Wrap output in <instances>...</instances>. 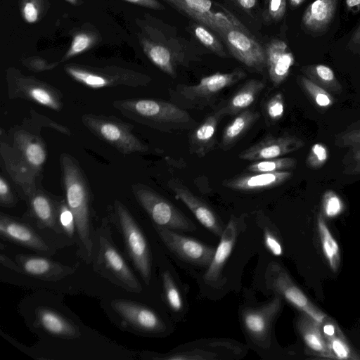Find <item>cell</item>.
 <instances>
[{
    "label": "cell",
    "mask_w": 360,
    "mask_h": 360,
    "mask_svg": "<svg viewBox=\"0 0 360 360\" xmlns=\"http://www.w3.org/2000/svg\"><path fill=\"white\" fill-rule=\"evenodd\" d=\"M265 277L269 288L317 323L321 324L328 317L313 304L280 264L274 262L270 263L267 266Z\"/></svg>",
    "instance_id": "5bb4252c"
},
{
    "label": "cell",
    "mask_w": 360,
    "mask_h": 360,
    "mask_svg": "<svg viewBox=\"0 0 360 360\" xmlns=\"http://www.w3.org/2000/svg\"><path fill=\"white\" fill-rule=\"evenodd\" d=\"M65 1L68 2L69 4L76 6L79 4V0H65Z\"/></svg>",
    "instance_id": "94428289"
},
{
    "label": "cell",
    "mask_w": 360,
    "mask_h": 360,
    "mask_svg": "<svg viewBox=\"0 0 360 360\" xmlns=\"http://www.w3.org/2000/svg\"><path fill=\"white\" fill-rule=\"evenodd\" d=\"M301 70L306 77L329 93L339 94L342 91L341 84L328 66L323 64L309 65L302 67Z\"/></svg>",
    "instance_id": "1f68e13d"
},
{
    "label": "cell",
    "mask_w": 360,
    "mask_h": 360,
    "mask_svg": "<svg viewBox=\"0 0 360 360\" xmlns=\"http://www.w3.org/2000/svg\"><path fill=\"white\" fill-rule=\"evenodd\" d=\"M322 210L327 217L333 218L342 212L344 203L335 192L328 190L322 196Z\"/></svg>",
    "instance_id": "7bdbcfd3"
},
{
    "label": "cell",
    "mask_w": 360,
    "mask_h": 360,
    "mask_svg": "<svg viewBox=\"0 0 360 360\" xmlns=\"http://www.w3.org/2000/svg\"><path fill=\"white\" fill-rule=\"evenodd\" d=\"M305 0H289L290 4L292 8L300 6Z\"/></svg>",
    "instance_id": "91938a15"
},
{
    "label": "cell",
    "mask_w": 360,
    "mask_h": 360,
    "mask_svg": "<svg viewBox=\"0 0 360 360\" xmlns=\"http://www.w3.org/2000/svg\"><path fill=\"white\" fill-rule=\"evenodd\" d=\"M297 328L309 350L321 357L335 359L323 335L320 323L302 312L297 320Z\"/></svg>",
    "instance_id": "f1b7e54d"
},
{
    "label": "cell",
    "mask_w": 360,
    "mask_h": 360,
    "mask_svg": "<svg viewBox=\"0 0 360 360\" xmlns=\"http://www.w3.org/2000/svg\"><path fill=\"white\" fill-rule=\"evenodd\" d=\"M328 158L327 147L321 143H316L311 146L306 159V164L312 169H318L325 165Z\"/></svg>",
    "instance_id": "ee69618b"
},
{
    "label": "cell",
    "mask_w": 360,
    "mask_h": 360,
    "mask_svg": "<svg viewBox=\"0 0 360 360\" xmlns=\"http://www.w3.org/2000/svg\"><path fill=\"white\" fill-rule=\"evenodd\" d=\"M284 98L281 92H276L266 103L265 110L272 121L279 120L284 114Z\"/></svg>",
    "instance_id": "bcb514c9"
},
{
    "label": "cell",
    "mask_w": 360,
    "mask_h": 360,
    "mask_svg": "<svg viewBox=\"0 0 360 360\" xmlns=\"http://www.w3.org/2000/svg\"><path fill=\"white\" fill-rule=\"evenodd\" d=\"M26 199L28 213L24 217L27 222L42 232L52 236H64L58 217L59 200L37 188Z\"/></svg>",
    "instance_id": "e0dca14e"
},
{
    "label": "cell",
    "mask_w": 360,
    "mask_h": 360,
    "mask_svg": "<svg viewBox=\"0 0 360 360\" xmlns=\"http://www.w3.org/2000/svg\"><path fill=\"white\" fill-rule=\"evenodd\" d=\"M259 117L257 111L249 108L236 115L224 130L221 148L224 150L232 148L245 136Z\"/></svg>",
    "instance_id": "4dcf8cb0"
},
{
    "label": "cell",
    "mask_w": 360,
    "mask_h": 360,
    "mask_svg": "<svg viewBox=\"0 0 360 360\" xmlns=\"http://www.w3.org/2000/svg\"><path fill=\"white\" fill-rule=\"evenodd\" d=\"M236 219L231 217L220 236V241L209 266L203 274L205 283L212 284L219 279L224 267L231 255L238 233Z\"/></svg>",
    "instance_id": "d4e9b609"
},
{
    "label": "cell",
    "mask_w": 360,
    "mask_h": 360,
    "mask_svg": "<svg viewBox=\"0 0 360 360\" xmlns=\"http://www.w3.org/2000/svg\"><path fill=\"white\" fill-rule=\"evenodd\" d=\"M246 352L247 347L234 340L208 338L181 345L165 354L143 351L141 356L152 360H231L241 359Z\"/></svg>",
    "instance_id": "8992f818"
},
{
    "label": "cell",
    "mask_w": 360,
    "mask_h": 360,
    "mask_svg": "<svg viewBox=\"0 0 360 360\" xmlns=\"http://www.w3.org/2000/svg\"><path fill=\"white\" fill-rule=\"evenodd\" d=\"M292 176L290 171L272 173H243L223 181L225 187L243 192L268 190L280 186Z\"/></svg>",
    "instance_id": "603a6c76"
},
{
    "label": "cell",
    "mask_w": 360,
    "mask_h": 360,
    "mask_svg": "<svg viewBox=\"0 0 360 360\" xmlns=\"http://www.w3.org/2000/svg\"><path fill=\"white\" fill-rule=\"evenodd\" d=\"M168 186L173 191L175 198L181 200L204 227L217 236H221L225 226L207 202L193 194L179 179H171Z\"/></svg>",
    "instance_id": "ffe728a7"
},
{
    "label": "cell",
    "mask_w": 360,
    "mask_h": 360,
    "mask_svg": "<svg viewBox=\"0 0 360 360\" xmlns=\"http://www.w3.org/2000/svg\"><path fill=\"white\" fill-rule=\"evenodd\" d=\"M351 41L355 44H360V25L356 30L354 32Z\"/></svg>",
    "instance_id": "680465c9"
},
{
    "label": "cell",
    "mask_w": 360,
    "mask_h": 360,
    "mask_svg": "<svg viewBox=\"0 0 360 360\" xmlns=\"http://www.w3.org/2000/svg\"><path fill=\"white\" fill-rule=\"evenodd\" d=\"M0 262L1 264L6 267L13 270L15 271L21 273V269L19 265L17 264L15 261L12 260L8 256L4 255V253H1L0 255Z\"/></svg>",
    "instance_id": "11a10c76"
},
{
    "label": "cell",
    "mask_w": 360,
    "mask_h": 360,
    "mask_svg": "<svg viewBox=\"0 0 360 360\" xmlns=\"http://www.w3.org/2000/svg\"><path fill=\"white\" fill-rule=\"evenodd\" d=\"M125 1L146 8L155 9V10H163L165 7L157 0H124Z\"/></svg>",
    "instance_id": "db71d44e"
},
{
    "label": "cell",
    "mask_w": 360,
    "mask_h": 360,
    "mask_svg": "<svg viewBox=\"0 0 360 360\" xmlns=\"http://www.w3.org/2000/svg\"><path fill=\"white\" fill-rule=\"evenodd\" d=\"M317 229L324 257L330 269L333 271H336L340 262L339 245L332 235L321 214L317 218Z\"/></svg>",
    "instance_id": "836d02e7"
},
{
    "label": "cell",
    "mask_w": 360,
    "mask_h": 360,
    "mask_svg": "<svg viewBox=\"0 0 360 360\" xmlns=\"http://www.w3.org/2000/svg\"><path fill=\"white\" fill-rule=\"evenodd\" d=\"M64 70L78 83L95 89L117 86L138 87L146 86L151 81L148 75L116 66L95 68L67 64Z\"/></svg>",
    "instance_id": "ba28073f"
},
{
    "label": "cell",
    "mask_w": 360,
    "mask_h": 360,
    "mask_svg": "<svg viewBox=\"0 0 360 360\" xmlns=\"http://www.w3.org/2000/svg\"><path fill=\"white\" fill-rule=\"evenodd\" d=\"M297 160L293 158H276L268 160L254 161L247 167L250 172L272 173L290 171L295 168Z\"/></svg>",
    "instance_id": "d590c367"
},
{
    "label": "cell",
    "mask_w": 360,
    "mask_h": 360,
    "mask_svg": "<svg viewBox=\"0 0 360 360\" xmlns=\"http://www.w3.org/2000/svg\"><path fill=\"white\" fill-rule=\"evenodd\" d=\"M6 79L11 99L27 100L56 111L63 107L62 93L46 82L24 75L13 68L6 70Z\"/></svg>",
    "instance_id": "8fae6325"
},
{
    "label": "cell",
    "mask_w": 360,
    "mask_h": 360,
    "mask_svg": "<svg viewBox=\"0 0 360 360\" xmlns=\"http://www.w3.org/2000/svg\"><path fill=\"white\" fill-rule=\"evenodd\" d=\"M110 221L123 239L125 252L144 283H150L152 276V259L147 240L131 212L119 200H115Z\"/></svg>",
    "instance_id": "5b68a950"
},
{
    "label": "cell",
    "mask_w": 360,
    "mask_h": 360,
    "mask_svg": "<svg viewBox=\"0 0 360 360\" xmlns=\"http://www.w3.org/2000/svg\"><path fill=\"white\" fill-rule=\"evenodd\" d=\"M34 321L39 328L52 336L63 339H76L81 336L79 327L72 321L50 307H38Z\"/></svg>",
    "instance_id": "484cf974"
},
{
    "label": "cell",
    "mask_w": 360,
    "mask_h": 360,
    "mask_svg": "<svg viewBox=\"0 0 360 360\" xmlns=\"http://www.w3.org/2000/svg\"><path fill=\"white\" fill-rule=\"evenodd\" d=\"M141 44L144 53L155 66L170 77H176L174 57L168 48L146 39L141 41Z\"/></svg>",
    "instance_id": "d6a6232c"
},
{
    "label": "cell",
    "mask_w": 360,
    "mask_h": 360,
    "mask_svg": "<svg viewBox=\"0 0 360 360\" xmlns=\"http://www.w3.org/2000/svg\"><path fill=\"white\" fill-rule=\"evenodd\" d=\"M346 172L349 174H360V145L352 147L350 163Z\"/></svg>",
    "instance_id": "f5cc1de1"
},
{
    "label": "cell",
    "mask_w": 360,
    "mask_h": 360,
    "mask_svg": "<svg viewBox=\"0 0 360 360\" xmlns=\"http://www.w3.org/2000/svg\"><path fill=\"white\" fill-rule=\"evenodd\" d=\"M58 222L65 236L72 242L76 240V226L72 212L65 199L59 200L58 211Z\"/></svg>",
    "instance_id": "60d3db41"
},
{
    "label": "cell",
    "mask_w": 360,
    "mask_h": 360,
    "mask_svg": "<svg viewBox=\"0 0 360 360\" xmlns=\"http://www.w3.org/2000/svg\"><path fill=\"white\" fill-rule=\"evenodd\" d=\"M235 1L246 11L252 10L257 5V0H235Z\"/></svg>",
    "instance_id": "9f6ffc18"
},
{
    "label": "cell",
    "mask_w": 360,
    "mask_h": 360,
    "mask_svg": "<svg viewBox=\"0 0 360 360\" xmlns=\"http://www.w3.org/2000/svg\"><path fill=\"white\" fill-rule=\"evenodd\" d=\"M335 143L344 147L360 145V120L354 122L343 131L337 138Z\"/></svg>",
    "instance_id": "f6af8a7d"
},
{
    "label": "cell",
    "mask_w": 360,
    "mask_h": 360,
    "mask_svg": "<svg viewBox=\"0 0 360 360\" xmlns=\"http://www.w3.org/2000/svg\"><path fill=\"white\" fill-rule=\"evenodd\" d=\"M1 159L13 182L27 197L37 189L38 179L47 158V151L41 137L24 129L13 134L10 144L0 142Z\"/></svg>",
    "instance_id": "7a4b0ae2"
},
{
    "label": "cell",
    "mask_w": 360,
    "mask_h": 360,
    "mask_svg": "<svg viewBox=\"0 0 360 360\" xmlns=\"http://www.w3.org/2000/svg\"><path fill=\"white\" fill-rule=\"evenodd\" d=\"M338 0H315L305 9L302 18L303 26L314 33L326 30L333 21Z\"/></svg>",
    "instance_id": "83f0119b"
},
{
    "label": "cell",
    "mask_w": 360,
    "mask_h": 360,
    "mask_svg": "<svg viewBox=\"0 0 360 360\" xmlns=\"http://www.w3.org/2000/svg\"><path fill=\"white\" fill-rule=\"evenodd\" d=\"M263 230L264 241L266 249L274 256H281L283 250L278 236L268 226H265Z\"/></svg>",
    "instance_id": "c3c4849f"
},
{
    "label": "cell",
    "mask_w": 360,
    "mask_h": 360,
    "mask_svg": "<svg viewBox=\"0 0 360 360\" xmlns=\"http://www.w3.org/2000/svg\"><path fill=\"white\" fill-rule=\"evenodd\" d=\"M286 11V0H267L264 11L266 22L278 21L284 16Z\"/></svg>",
    "instance_id": "7dc6e473"
},
{
    "label": "cell",
    "mask_w": 360,
    "mask_h": 360,
    "mask_svg": "<svg viewBox=\"0 0 360 360\" xmlns=\"http://www.w3.org/2000/svg\"><path fill=\"white\" fill-rule=\"evenodd\" d=\"M15 261L21 273L47 281H57L73 274L76 268L61 264L44 255L17 254Z\"/></svg>",
    "instance_id": "7402d4cb"
},
{
    "label": "cell",
    "mask_w": 360,
    "mask_h": 360,
    "mask_svg": "<svg viewBox=\"0 0 360 360\" xmlns=\"http://www.w3.org/2000/svg\"><path fill=\"white\" fill-rule=\"evenodd\" d=\"M98 38L95 33L87 31L76 33L73 36L70 48L63 57L61 61H65L89 50L96 44Z\"/></svg>",
    "instance_id": "74e56055"
},
{
    "label": "cell",
    "mask_w": 360,
    "mask_h": 360,
    "mask_svg": "<svg viewBox=\"0 0 360 360\" xmlns=\"http://www.w3.org/2000/svg\"><path fill=\"white\" fill-rule=\"evenodd\" d=\"M220 35L232 55L244 65L257 71H262L266 67L265 50L251 34L231 28Z\"/></svg>",
    "instance_id": "d6986e66"
},
{
    "label": "cell",
    "mask_w": 360,
    "mask_h": 360,
    "mask_svg": "<svg viewBox=\"0 0 360 360\" xmlns=\"http://www.w3.org/2000/svg\"><path fill=\"white\" fill-rule=\"evenodd\" d=\"M132 191L154 225L174 231L195 230L193 223L180 210L151 188L136 184L132 185Z\"/></svg>",
    "instance_id": "9c48e42d"
},
{
    "label": "cell",
    "mask_w": 360,
    "mask_h": 360,
    "mask_svg": "<svg viewBox=\"0 0 360 360\" xmlns=\"http://www.w3.org/2000/svg\"><path fill=\"white\" fill-rule=\"evenodd\" d=\"M264 50L270 80L277 86L288 77L295 63L294 56L287 44L278 39H271Z\"/></svg>",
    "instance_id": "cb8c5ba5"
},
{
    "label": "cell",
    "mask_w": 360,
    "mask_h": 360,
    "mask_svg": "<svg viewBox=\"0 0 360 360\" xmlns=\"http://www.w3.org/2000/svg\"><path fill=\"white\" fill-rule=\"evenodd\" d=\"M304 142L296 136L268 135L238 154L243 160L258 161L281 158L302 148Z\"/></svg>",
    "instance_id": "44dd1931"
},
{
    "label": "cell",
    "mask_w": 360,
    "mask_h": 360,
    "mask_svg": "<svg viewBox=\"0 0 360 360\" xmlns=\"http://www.w3.org/2000/svg\"><path fill=\"white\" fill-rule=\"evenodd\" d=\"M22 64L34 72H41L55 68L58 63H49L41 58H29L22 60Z\"/></svg>",
    "instance_id": "816d5d0a"
},
{
    "label": "cell",
    "mask_w": 360,
    "mask_h": 360,
    "mask_svg": "<svg viewBox=\"0 0 360 360\" xmlns=\"http://www.w3.org/2000/svg\"><path fill=\"white\" fill-rule=\"evenodd\" d=\"M17 203V200L7 180L0 176V205L4 207H12Z\"/></svg>",
    "instance_id": "f907efd6"
},
{
    "label": "cell",
    "mask_w": 360,
    "mask_h": 360,
    "mask_svg": "<svg viewBox=\"0 0 360 360\" xmlns=\"http://www.w3.org/2000/svg\"><path fill=\"white\" fill-rule=\"evenodd\" d=\"M162 243L169 250L186 262L201 267L210 264L216 248L174 230L154 225Z\"/></svg>",
    "instance_id": "2e32d148"
},
{
    "label": "cell",
    "mask_w": 360,
    "mask_h": 360,
    "mask_svg": "<svg viewBox=\"0 0 360 360\" xmlns=\"http://www.w3.org/2000/svg\"><path fill=\"white\" fill-rule=\"evenodd\" d=\"M30 120H32L31 122H34L37 125L52 128L65 135L71 134V131L68 127L63 126L59 123L54 122L53 120H51L46 116L39 115L32 110H30Z\"/></svg>",
    "instance_id": "681fc988"
},
{
    "label": "cell",
    "mask_w": 360,
    "mask_h": 360,
    "mask_svg": "<svg viewBox=\"0 0 360 360\" xmlns=\"http://www.w3.org/2000/svg\"><path fill=\"white\" fill-rule=\"evenodd\" d=\"M331 353L335 359H359L354 353L340 328L328 336L324 337Z\"/></svg>",
    "instance_id": "f35d334b"
},
{
    "label": "cell",
    "mask_w": 360,
    "mask_h": 360,
    "mask_svg": "<svg viewBox=\"0 0 360 360\" xmlns=\"http://www.w3.org/2000/svg\"><path fill=\"white\" fill-rule=\"evenodd\" d=\"M115 108L137 123L165 132L189 129L196 122L177 105L153 98H129L112 103Z\"/></svg>",
    "instance_id": "3957f363"
},
{
    "label": "cell",
    "mask_w": 360,
    "mask_h": 360,
    "mask_svg": "<svg viewBox=\"0 0 360 360\" xmlns=\"http://www.w3.org/2000/svg\"><path fill=\"white\" fill-rule=\"evenodd\" d=\"M26 220L0 213V236L5 240L20 245L44 256L51 257L57 250L56 245L50 238L39 233Z\"/></svg>",
    "instance_id": "9a60e30c"
},
{
    "label": "cell",
    "mask_w": 360,
    "mask_h": 360,
    "mask_svg": "<svg viewBox=\"0 0 360 360\" xmlns=\"http://www.w3.org/2000/svg\"><path fill=\"white\" fill-rule=\"evenodd\" d=\"M347 8L352 11L356 12L360 9V0H345Z\"/></svg>",
    "instance_id": "6f0895ef"
},
{
    "label": "cell",
    "mask_w": 360,
    "mask_h": 360,
    "mask_svg": "<svg viewBox=\"0 0 360 360\" xmlns=\"http://www.w3.org/2000/svg\"><path fill=\"white\" fill-rule=\"evenodd\" d=\"M282 306L283 297L276 293L274 299L264 304L240 308V325L252 344L263 349L270 346L273 325Z\"/></svg>",
    "instance_id": "7c38bea8"
},
{
    "label": "cell",
    "mask_w": 360,
    "mask_h": 360,
    "mask_svg": "<svg viewBox=\"0 0 360 360\" xmlns=\"http://www.w3.org/2000/svg\"><path fill=\"white\" fill-rule=\"evenodd\" d=\"M245 77L246 72L240 68H236L230 72H216L202 77L196 84L179 86V93L188 101L205 102Z\"/></svg>",
    "instance_id": "ac0fdd59"
},
{
    "label": "cell",
    "mask_w": 360,
    "mask_h": 360,
    "mask_svg": "<svg viewBox=\"0 0 360 360\" xmlns=\"http://www.w3.org/2000/svg\"><path fill=\"white\" fill-rule=\"evenodd\" d=\"M93 269L111 283L130 292L139 293L142 286L115 245L109 220L103 219L94 234Z\"/></svg>",
    "instance_id": "277c9868"
},
{
    "label": "cell",
    "mask_w": 360,
    "mask_h": 360,
    "mask_svg": "<svg viewBox=\"0 0 360 360\" xmlns=\"http://www.w3.org/2000/svg\"><path fill=\"white\" fill-rule=\"evenodd\" d=\"M110 307L123 330L145 336H160L167 330L160 315L144 304L126 299H115L111 301Z\"/></svg>",
    "instance_id": "30bf717a"
},
{
    "label": "cell",
    "mask_w": 360,
    "mask_h": 360,
    "mask_svg": "<svg viewBox=\"0 0 360 360\" xmlns=\"http://www.w3.org/2000/svg\"><path fill=\"white\" fill-rule=\"evenodd\" d=\"M221 117L218 110H215L195 128L189 139L191 153L202 158L214 148L217 143V126Z\"/></svg>",
    "instance_id": "4316f807"
},
{
    "label": "cell",
    "mask_w": 360,
    "mask_h": 360,
    "mask_svg": "<svg viewBox=\"0 0 360 360\" xmlns=\"http://www.w3.org/2000/svg\"><path fill=\"white\" fill-rule=\"evenodd\" d=\"M161 277L164 298L167 305L175 314L183 313L185 309L184 299L171 274L164 271Z\"/></svg>",
    "instance_id": "e575fe53"
},
{
    "label": "cell",
    "mask_w": 360,
    "mask_h": 360,
    "mask_svg": "<svg viewBox=\"0 0 360 360\" xmlns=\"http://www.w3.org/2000/svg\"><path fill=\"white\" fill-rule=\"evenodd\" d=\"M299 83L311 100L318 107L328 108L333 104L334 99L330 93L314 83L305 76L299 77Z\"/></svg>",
    "instance_id": "8d00e7d4"
},
{
    "label": "cell",
    "mask_w": 360,
    "mask_h": 360,
    "mask_svg": "<svg viewBox=\"0 0 360 360\" xmlns=\"http://www.w3.org/2000/svg\"><path fill=\"white\" fill-rule=\"evenodd\" d=\"M264 86V83L259 79L247 81L224 105L217 109L218 112L221 116L236 115L248 109L255 102Z\"/></svg>",
    "instance_id": "f546056e"
},
{
    "label": "cell",
    "mask_w": 360,
    "mask_h": 360,
    "mask_svg": "<svg viewBox=\"0 0 360 360\" xmlns=\"http://www.w3.org/2000/svg\"><path fill=\"white\" fill-rule=\"evenodd\" d=\"M163 1L219 34L231 28H237L250 33L233 14L212 0Z\"/></svg>",
    "instance_id": "4fadbf2b"
},
{
    "label": "cell",
    "mask_w": 360,
    "mask_h": 360,
    "mask_svg": "<svg viewBox=\"0 0 360 360\" xmlns=\"http://www.w3.org/2000/svg\"><path fill=\"white\" fill-rule=\"evenodd\" d=\"M49 4L46 0H20V8L22 18L29 23L37 22L44 15Z\"/></svg>",
    "instance_id": "ab89813d"
},
{
    "label": "cell",
    "mask_w": 360,
    "mask_h": 360,
    "mask_svg": "<svg viewBox=\"0 0 360 360\" xmlns=\"http://www.w3.org/2000/svg\"><path fill=\"white\" fill-rule=\"evenodd\" d=\"M60 163L65 200L75 221L77 255L89 264L93 259L95 234L91 190L82 169L72 156L61 154Z\"/></svg>",
    "instance_id": "6da1fadb"
},
{
    "label": "cell",
    "mask_w": 360,
    "mask_h": 360,
    "mask_svg": "<svg viewBox=\"0 0 360 360\" xmlns=\"http://www.w3.org/2000/svg\"><path fill=\"white\" fill-rule=\"evenodd\" d=\"M82 122L92 134L124 155L148 150V146L132 133L133 125L119 118L85 113Z\"/></svg>",
    "instance_id": "52a82bcc"
},
{
    "label": "cell",
    "mask_w": 360,
    "mask_h": 360,
    "mask_svg": "<svg viewBox=\"0 0 360 360\" xmlns=\"http://www.w3.org/2000/svg\"><path fill=\"white\" fill-rule=\"evenodd\" d=\"M193 30L195 36L205 46L220 57L226 56L222 44L205 26L195 24Z\"/></svg>",
    "instance_id": "b9f144b4"
}]
</instances>
